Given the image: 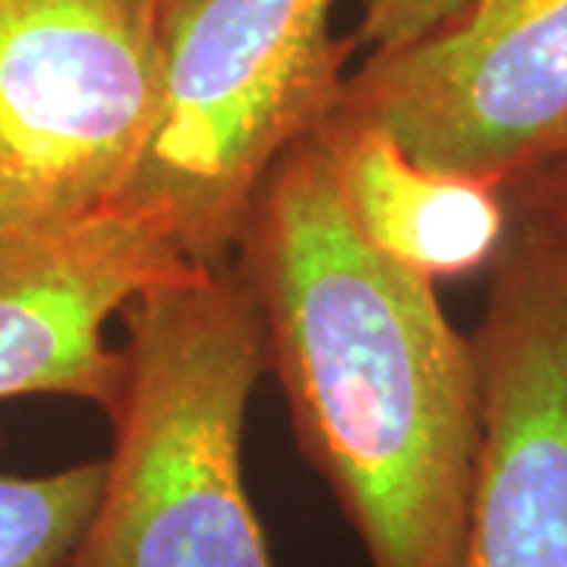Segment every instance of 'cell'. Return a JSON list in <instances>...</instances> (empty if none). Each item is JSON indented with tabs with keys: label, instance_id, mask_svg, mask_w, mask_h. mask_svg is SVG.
Listing matches in <instances>:
<instances>
[{
	"label": "cell",
	"instance_id": "cell-1",
	"mask_svg": "<svg viewBox=\"0 0 567 567\" xmlns=\"http://www.w3.org/2000/svg\"><path fill=\"white\" fill-rule=\"evenodd\" d=\"M234 268L300 451L372 567H461L483 435L473 338L353 230L319 136L271 167Z\"/></svg>",
	"mask_w": 567,
	"mask_h": 567
},
{
	"label": "cell",
	"instance_id": "cell-2",
	"mask_svg": "<svg viewBox=\"0 0 567 567\" xmlns=\"http://www.w3.org/2000/svg\"><path fill=\"white\" fill-rule=\"evenodd\" d=\"M114 447L73 567H275L244 480L262 312L234 265H186L123 306Z\"/></svg>",
	"mask_w": 567,
	"mask_h": 567
},
{
	"label": "cell",
	"instance_id": "cell-3",
	"mask_svg": "<svg viewBox=\"0 0 567 567\" xmlns=\"http://www.w3.org/2000/svg\"><path fill=\"white\" fill-rule=\"evenodd\" d=\"M334 0H164L162 102L114 215L227 268L271 167L334 111L350 41Z\"/></svg>",
	"mask_w": 567,
	"mask_h": 567
},
{
	"label": "cell",
	"instance_id": "cell-4",
	"mask_svg": "<svg viewBox=\"0 0 567 567\" xmlns=\"http://www.w3.org/2000/svg\"><path fill=\"white\" fill-rule=\"evenodd\" d=\"M164 0H0V262L114 215L162 102Z\"/></svg>",
	"mask_w": 567,
	"mask_h": 567
},
{
	"label": "cell",
	"instance_id": "cell-5",
	"mask_svg": "<svg viewBox=\"0 0 567 567\" xmlns=\"http://www.w3.org/2000/svg\"><path fill=\"white\" fill-rule=\"evenodd\" d=\"M331 114L507 193L567 145V0H466L347 73Z\"/></svg>",
	"mask_w": 567,
	"mask_h": 567
},
{
	"label": "cell",
	"instance_id": "cell-6",
	"mask_svg": "<svg viewBox=\"0 0 567 567\" xmlns=\"http://www.w3.org/2000/svg\"><path fill=\"white\" fill-rule=\"evenodd\" d=\"M473 334L483 435L461 567H567V252L511 218Z\"/></svg>",
	"mask_w": 567,
	"mask_h": 567
},
{
	"label": "cell",
	"instance_id": "cell-7",
	"mask_svg": "<svg viewBox=\"0 0 567 567\" xmlns=\"http://www.w3.org/2000/svg\"><path fill=\"white\" fill-rule=\"evenodd\" d=\"M186 265L164 234L126 215L0 262V401L54 394L107 413L123 372L107 322Z\"/></svg>",
	"mask_w": 567,
	"mask_h": 567
},
{
	"label": "cell",
	"instance_id": "cell-8",
	"mask_svg": "<svg viewBox=\"0 0 567 567\" xmlns=\"http://www.w3.org/2000/svg\"><path fill=\"white\" fill-rule=\"evenodd\" d=\"M353 230L429 281L464 278L498 259L511 208L488 183L416 164L369 123L328 114L316 130Z\"/></svg>",
	"mask_w": 567,
	"mask_h": 567
},
{
	"label": "cell",
	"instance_id": "cell-9",
	"mask_svg": "<svg viewBox=\"0 0 567 567\" xmlns=\"http://www.w3.org/2000/svg\"><path fill=\"white\" fill-rule=\"evenodd\" d=\"M104 486V461L20 476L0 466V567H73Z\"/></svg>",
	"mask_w": 567,
	"mask_h": 567
},
{
	"label": "cell",
	"instance_id": "cell-10",
	"mask_svg": "<svg viewBox=\"0 0 567 567\" xmlns=\"http://www.w3.org/2000/svg\"><path fill=\"white\" fill-rule=\"evenodd\" d=\"M511 218L536 227L567 252V145L505 193Z\"/></svg>",
	"mask_w": 567,
	"mask_h": 567
},
{
	"label": "cell",
	"instance_id": "cell-11",
	"mask_svg": "<svg viewBox=\"0 0 567 567\" xmlns=\"http://www.w3.org/2000/svg\"><path fill=\"white\" fill-rule=\"evenodd\" d=\"M466 0H363L357 39L372 51H394L447 20Z\"/></svg>",
	"mask_w": 567,
	"mask_h": 567
}]
</instances>
